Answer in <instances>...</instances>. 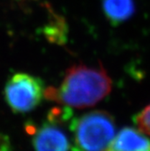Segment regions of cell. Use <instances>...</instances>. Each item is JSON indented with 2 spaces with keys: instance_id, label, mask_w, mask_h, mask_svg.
Returning <instances> with one entry per match:
<instances>
[{
  "instance_id": "cell-6",
  "label": "cell",
  "mask_w": 150,
  "mask_h": 151,
  "mask_svg": "<svg viewBox=\"0 0 150 151\" xmlns=\"http://www.w3.org/2000/svg\"><path fill=\"white\" fill-rule=\"evenodd\" d=\"M104 15L112 25L128 20L135 11L134 0H102Z\"/></svg>"
},
{
  "instance_id": "cell-7",
  "label": "cell",
  "mask_w": 150,
  "mask_h": 151,
  "mask_svg": "<svg viewBox=\"0 0 150 151\" xmlns=\"http://www.w3.org/2000/svg\"><path fill=\"white\" fill-rule=\"evenodd\" d=\"M134 121L141 131L150 137V104L135 116Z\"/></svg>"
},
{
  "instance_id": "cell-2",
  "label": "cell",
  "mask_w": 150,
  "mask_h": 151,
  "mask_svg": "<svg viewBox=\"0 0 150 151\" xmlns=\"http://www.w3.org/2000/svg\"><path fill=\"white\" fill-rule=\"evenodd\" d=\"M72 151H105L116 136V122L111 113L92 111L70 122Z\"/></svg>"
},
{
  "instance_id": "cell-5",
  "label": "cell",
  "mask_w": 150,
  "mask_h": 151,
  "mask_svg": "<svg viewBox=\"0 0 150 151\" xmlns=\"http://www.w3.org/2000/svg\"><path fill=\"white\" fill-rule=\"evenodd\" d=\"M105 151H150V137L139 129H121Z\"/></svg>"
},
{
  "instance_id": "cell-4",
  "label": "cell",
  "mask_w": 150,
  "mask_h": 151,
  "mask_svg": "<svg viewBox=\"0 0 150 151\" xmlns=\"http://www.w3.org/2000/svg\"><path fill=\"white\" fill-rule=\"evenodd\" d=\"M70 108L52 109L47 120L39 128L30 126L27 129L32 135V143L35 151H68L70 141L63 129V124L72 120Z\"/></svg>"
},
{
  "instance_id": "cell-3",
  "label": "cell",
  "mask_w": 150,
  "mask_h": 151,
  "mask_svg": "<svg viewBox=\"0 0 150 151\" xmlns=\"http://www.w3.org/2000/svg\"><path fill=\"white\" fill-rule=\"evenodd\" d=\"M45 89L40 78L26 73H17L6 81L4 98L12 111L27 113L45 99Z\"/></svg>"
},
{
  "instance_id": "cell-1",
  "label": "cell",
  "mask_w": 150,
  "mask_h": 151,
  "mask_svg": "<svg viewBox=\"0 0 150 151\" xmlns=\"http://www.w3.org/2000/svg\"><path fill=\"white\" fill-rule=\"evenodd\" d=\"M111 90V78L102 65L80 63L67 70L58 87L46 88L44 98L70 109H85L99 103Z\"/></svg>"
}]
</instances>
